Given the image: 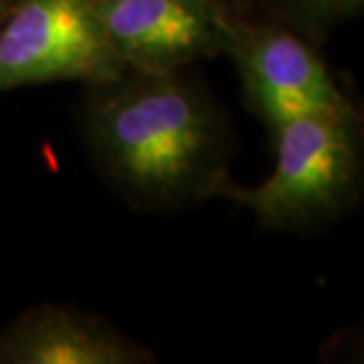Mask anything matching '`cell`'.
I'll list each match as a JSON object with an SVG mask.
<instances>
[{
  "instance_id": "8",
  "label": "cell",
  "mask_w": 364,
  "mask_h": 364,
  "mask_svg": "<svg viewBox=\"0 0 364 364\" xmlns=\"http://www.w3.org/2000/svg\"><path fill=\"white\" fill-rule=\"evenodd\" d=\"M0 2H2V0H0Z\"/></svg>"
},
{
  "instance_id": "2",
  "label": "cell",
  "mask_w": 364,
  "mask_h": 364,
  "mask_svg": "<svg viewBox=\"0 0 364 364\" xmlns=\"http://www.w3.org/2000/svg\"><path fill=\"white\" fill-rule=\"evenodd\" d=\"M128 65L93 0H23L0 33V91L47 81H117Z\"/></svg>"
},
{
  "instance_id": "1",
  "label": "cell",
  "mask_w": 364,
  "mask_h": 364,
  "mask_svg": "<svg viewBox=\"0 0 364 364\" xmlns=\"http://www.w3.org/2000/svg\"><path fill=\"white\" fill-rule=\"evenodd\" d=\"M95 130L117 174L150 195H174L195 184L215 150L207 109L164 77L109 93L95 109Z\"/></svg>"
},
{
  "instance_id": "4",
  "label": "cell",
  "mask_w": 364,
  "mask_h": 364,
  "mask_svg": "<svg viewBox=\"0 0 364 364\" xmlns=\"http://www.w3.org/2000/svg\"><path fill=\"white\" fill-rule=\"evenodd\" d=\"M126 63L164 69L219 47L225 26L203 0H93Z\"/></svg>"
},
{
  "instance_id": "5",
  "label": "cell",
  "mask_w": 364,
  "mask_h": 364,
  "mask_svg": "<svg viewBox=\"0 0 364 364\" xmlns=\"http://www.w3.org/2000/svg\"><path fill=\"white\" fill-rule=\"evenodd\" d=\"M243 69L253 100L275 128L299 117L348 114L324 63L291 35L257 37L243 53Z\"/></svg>"
},
{
  "instance_id": "6",
  "label": "cell",
  "mask_w": 364,
  "mask_h": 364,
  "mask_svg": "<svg viewBox=\"0 0 364 364\" xmlns=\"http://www.w3.org/2000/svg\"><path fill=\"white\" fill-rule=\"evenodd\" d=\"M136 352L124 340L65 310H43L0 340V363L126 364Z\"/></svg>"
},
{
  "instance_id": "7",
  "label": "cell",
  "mask_w": 364,
  "mask_h": 364,
  "mask_svg": "<svg viewBox=\"0 0 364 364\" xmlns=\"http://www.w3.org/2000/svg\"><path fill=\"white\" fill-rule=\"evenodd\" d=\"M340 2H342V0H340Z\"/></svg>"
},
{
  "instance_id": "3",
  "label": "cell",
  "mask_w": 364,
  "mask_h": 364,
  "mask_svg": "<svg viewBox=\"0 0 364 364\" xmlns=\"http://www.w3.org/2000/svg\"><path fill=\"white\" fill-rule=\"evenodd\" d=\"M346 116L299 117L277 126L275 168L259 186L239 193V198L272 223L336 205L356 170Z\"/></svg>"
}]
</instances>
